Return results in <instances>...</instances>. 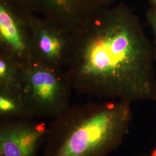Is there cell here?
Instances as JSON below:
<instances>
[{
  "mask_svg": "<svg viewBox=\"0 0 156 156\" xmlns=\"http://www.w3.org/2000/svg\"><path fill=\"white\" fill-rule=\"evenodd\" d=\"M156 62L140 18L121 4L78 26L64 71L80 94L133 104L156 101Z\"/></svg>",
  "mask_w": 156,
  "mask_h": 156,
  "instance_id": "cell-1",
  "label": "cell"
},
{
  "mask_svg": "<svg viewBox=\"0 0 156 156\" xmlns=\"http://www.w3.org/2000/svg\"><path fill=\"white\" fill-rule=\"evenodd\" d=\"M132 103L109 100L69 105L48 126L42 156H108L129 132Z\"/></svg>",
  "mask_w": 156,
  "mask_h": 156,
  "instance_id": "cell-2",
  "label": "cell"
},
{
  "mask_svg": "<svg viewBox=\"0 0 156 156\" xmlns=\"http://www.w3.org/2000/svg\"><path fill=\"white\" fill-rule=\"evenodd\" d=\"M72 90L64 69L34 62L22 67L19 91L33 119L58 117L70 105Z\"/></svg>",
  "mask_w": 156,
  "mask_h": 156,
  "instance_id": "cell-3",
  "label": "cell"
},
{
  "mask_svg": "<svg viewBox=\"0 0 156 156\" xmlns=\"http://www.w3.org/2000/svg\"><path fill=\"white\" fill-rule=\"evenodd\" d=\"M34 62L55 69H64L75 30L47 17L27 11Z\"/></svg>",
  "mask_w": 156,
  "mask_h": 156,
  "instance_id": "cell-4",
  "label": "cell"
},
{
  "mask_svg": "<svg viewBox=\"0 0 156 156\" xmlns=\"http://www.w3.org/2000/svg\"><path fill=\"white\" fill-rule=\"evenodd\" d=\"M27 11L15 9L6 0L0 3V52L22 67L34 62Z\"/></svg>",
  "mask_w": 156,
  "mask_h": 156,
  "instance_id": "cell-5",
  "label": "cell"
},
{
  "mask_svg": "<svg viewBox=\"0 0 156 156\" xmlns=\"http://www.w3.org/2000/svg\"><path fill=\"white\" fill-rule=\"evenodd\" d=\"M48 129L33 119L0 120V156H37Z\"/></svg>",
  "mask_w": 156,
  "mask_h": 156,
  "instance_id": "cell-6",
  "label": "cell"
},
{
  "mask_svg": "<svg viewBox=\"0 0 156 156\" xmlns=\"http://www.w3.org/2000/svg\"><path fill=\"white\" fill-rule=\"evenodd\" d=\"M34 119L20 91L0 87V120Z\"/></svg>",
  "mask_w": 156,
  "mask_h": 156,
  "instance_id": "cell-7",
  "label": "cell"
},
{
  "mask_svg": "<svg viewBox=\"0 0 156 156\" xmlns=\"http://www.w3.org/2000/svg\"><path fill=\"white\" fill-rule=\"evenodd\" d=\"M22 67L10 56L0 52V87L19 91Z\"/></svg>",
  "mask_w": 156,
  "mask_h": 156,
  "instance_id": "cell-8",
  "label": "cell"
},
{
  "mask_svg": "<svg viewBox=\"0 0 156 156\" xmlns=\"http://www.w3.org/2000/svg\"><path fill=\"white\" fill-rule=\"evenodd\" d=\"M146 20L153 34V48L156 60V7H151L146 13Z\"/></svg>",
  "mask_w": 156,
  "mask_h": 156,
  "instance_id": "cell-9",
  "label": "cell"
},
{
  "mask_svg": "<svg viewBox=\"0 0 156 156\" xmlns=\"http://www.w3.org/2000/svg\"><path fill=\"white\" fill-rule=\"evenodd\" d=\"M147 156H156V146L152 149L151 153Z\"/></svg>",
  "mask_w": 156,
  "mask_h": 156,
  "instance_id": "cell-10",
  "label": "cell"
},
{
  "mask_svg": "<svg viewBox=\"0 0 156 156\" xmlns=\"http://www.w3.org/2000/svg\"><path fill=\"white\" fill-rule=\"evenodd\" d=\"M151 6V7H156V0H149Z\"/></svg>",
  "mask_w": 156,
  "mask_h": 156,
  "instance_id": "cell-11",
  "label": "cell"
}]
</instances>
